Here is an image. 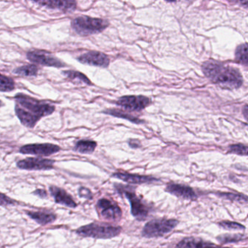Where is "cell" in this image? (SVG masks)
<instances>
[{
	"label": "cell",
	"instance_id": "6da1fadb",
	"mask_svg": "<svg viewBox=\"0 0 248 248\" xmlns=\"http://www.w3.org/2000/svg\"><path fill=\"white\" fill-rule=\"evenodd\" d=\"M15 111L21 124L29 128H34L43 117L54 112L56 107L22 93L15 96Z\"/></svg>",
	"mask_w": 248,
	"mask_h": 248
},
{
	"label": "cell",
	"instance_id": "e575fe53",
	"mask_svg": "<svg viewBox=\"0 0 248 248\" xmlns=\"http://www.w3.org/2000/svg\"><path fill=\"white\" fill-rule=\"evenodd\" d=\"M4 104L2 102V101H0V107H2V106H3Z\"/></svg>",
	"mask_w": 248,
	"mask_h": 248
},
{
	"label": "cell",
	"instance_id": "4fadbf2b",
	"mask_svg": "<svg viewBox=\"0 0 248 248\" xmlns=\"http://www.w3.org/2000/svg\"><path fill=\"white\" fill-rule=\"evenodd\" d=\"M165 191L182 200L195 201L198 197L192 188L183 184L170 183L167 185Z\"/></svg>",
	"mask_w": 248,
	"mask_h": 248
},
{
	"label": "cell",
	"instance_id": "52a82bcc",
	"mask_svg": "<svg viewBox=\"0 0 248 248\" xmlns=\"http://www.w3.org/2000/svg\"><path fill=\"white\" fill-rule=\"evenodd\" d=\"M29 61L37 64L43 65L46 66H53V67L62 68L66 66V63H63L60 59L44 50H31L28 52L27 54Z\"/></svg>",
	"mask_w": 248,
	"mask_h": 248
},
{
	"label": "cell",
	"instance_id": "44dd1931",
	"mask_svg": "<svg viewBox=\"0 0 248 248\" xmlns=\"http://www.w3.org/2000/svg\"><path fill=\"white\" fill-rule=\"evenodd\" d=\"M38 71V67L36 65L30 64L17 68L14 71V73L21 76L34 77L37 76Z\"/></svg>",
	"mask_w": 248,
	"mask_h": 248
},
{
	"label": "cell",
	"instance_id": "9a60e30c",
	"mask_svg": "<svg viewBox=\"0 0 248 248\" xmlns=\"http://www.w3.org/2000/svg\"><path fill=\"white\" fill-rule=\"evenodd\" d=\"M50 194L54 198L55 201L58 204L72 207V208H75L78 206L72 196L68 194L63 188H59V187L56 186H51L50 187Z\"/></svg>",
	"mask_w": 248,
	"mask_h": 248
},
{
	"label": "cell",
	"instance_id": "5bb4252c",
	"mask_svg": "<svg viewBox=\"0 0 248 248\" xmlns=\"http://www.w3.org/2000/svg\"><path fill=\"white\" fill-rule=\"evenodd\" d=\"M112 177L122 180L124 182L132 184H153L158 182L159 179L149 175H140L136 174L124 173V172H116Z\"/></svg>",
	"mask_w": 248,
	"mask_h": 248
},
{
	"label": "cell",
	"instance_id": "3957f363",
	"mask_svg": "<svg viewBox=\"0 0 248 248\" xmlns=\"http://www.w3.org/2000/svg\"><path fill=\"white\" fill-rule=\"evenodd\" d=\"M122 228L112 226L107 223H93L82 226L77 230V233L84 237H92L95 239H110L118 236Z\"/></svg>",
	"mask_w": 248,
	"mask_h": 248
},
{
	"label": "cell",
	"instance_id": "83f0119b",
	"mask_svg": "<svg viewBox=\"0 0 248 248\" xmlns=\"http://www.w3.org/2000/svg\"><path fill=\"white\" fill-rule=\"evenodd\" d=\"M228 153L235 154L241 156L248 155V146L245 145L238 143V144L231 145L228 149Z\"/></svg>",
	"mask_w": 248,
	"mask_h": 248
},
{
	"label": "cell",
	"instance_id": "30bf717a",
	"mask_svg": "<svg viewBox=\"0 0 248 248\" xmlns=\"http://www.w3.org/2000/svg\"><path fill=\"white\" fill-rule=\"evenodd\" d=\"M97 207L99 210L101 216L104 219L117 221L122 217L123 213L120 207L115 202H113L107 199H101L98 200Z\"/></svg>",
	"mask_w": 248,
	"mask_h": 248
},
{
	"label": "cell",
	"instance_id": "8fae6325",
	"mask_svg": "<svg viewBox=\"0 0 248 248\" xmlns=\"http://www.w3.org/2000/svg\"><path fill=\"white\" fill-rule=\"evenodd\" d=\"M60 150L61 148L57 145L51 144V143H36V144H29L22 146L20 149V152L24 155L46 156L57 153Z\"/></svg>",
	"mask_w": 248,
	"mask_h": 248
},
{
	"label": "cell",
	"instance_id": "7c38bea8",
	"mask_svg": "<svg viewBox=\"0 0 248 248\" xmlns=\"http://www.w3.org/2000/svg\"><path fill=\"white\" fill-rule=\"evenodd\" d=\"M78 62L83 64L91 65L98 67L107 68L109 65V58L100 52L91 51L81 55L78 58Z\"/></svg>",
	"mask_w": 248,
	"mask_h": 248
},
{
	"label": "cell",
	"instance_id": "f1b7e54d",
	"mask_svg": "<svg viewBox=\"0 0 248 248\" xmlns=\"http://www.w3.org/2000/svg\"><path fill=\"white\" fill-rule=\"evenodd\" d=\"M16 204L17 202L15 200L10 198L9 197L2 194V193H0V205L6 207L8 205H15Z\"/></svg>",
	"mask_w": 248,
	"mask_h": 248
},
{
	"label": "cell",
	"instance_id": "ba28073f",
	"mask_svg": "<svg viewBox=\"0 0 248 248\" xmlns=\"http://www.w3.org/2000/svg\"><path fill=\"white\" fill-rule=\"evenodd\" d=\"M152 100L143 95H127L119 98L117 104L127 111H140L149 107Z\"/></svg>",
	"mask_w": 248,
	"mask_h": 248
},
{
	"label": "cell",
	"instance_id": "5b68a950",
	"mask_svg": "<svg viewBox=\"0 0 248 248\" xmlns=\"http://www.w3.org/2000/svg\"><path fill=\"white\" fill-rule=\"evenodd\" d=\"M178 223L179 222L175 219H155L145 225L141 234L146 238L160 237L172 232Z\"/></svg>",
	"mask_w": 248,
	"mask_h": 248
},
{
	"label": "cell",
	"instance_id": "484cf974",
	"mask_svg": "<svg viewBox=\"0 0 248 248\" xmlns=\"http://www.w3.org/2000/svg\"><path fill=\"white\" fill-rule=\"evenodd\" d=\"M104 113H105V114H110V115L114 116V117L125 119V120H129V121L132 122V123H138V124H139V123H142L141 120H139V119L136 118V117H133V116L129 115V114L123 112V111H120V110H107V111H104Z\"/></svg>",
	"mask_w": 248,
	"mask_h": 248
},
{
	"label": "cell",
	"instance_id": "1f68e13d",
	"mask_svg": "<svg viewBox=\"0 0 248 248\" xmlns=\"http://www.w3.org/2000/svg\"><path fill=\"white\" fill-rule=\"evenodd\" d=\"M129 145H130V147L133 148V149L140 147V143L139 140H135V139L130 140V141H129Z\"/></svg>",
	"mask_w": 248,
	"mask_h": 248
},
{
	"label": "cell",
	"instance_id": "cb8c5ba5",
	"mask_svg": "<svg viewBox=\"0 0 248 248\" xmlns=\"http://www.w3.org/2000/svg\"><path fill=\"white\" fill-rule=\"evenodd\" d=\"M216 195L221 198L226 199V200H230V201L236 202L248 203V197L246 195L241 194H234V193L230 192H216Z\"/></svg>",
	"mask_w": 248,
	"mask_h": 248
},
{
	"label": "cell",
	"instance_id": "9c48e42d",
	"mask_svg": "<svg viewBox=\"0 0 248 248\" xmlns=\"http://www.w3.org/2000/svg\"><path fill=\"white\" fill-rule=\"evenodd\" d=\"M55 161L44 158H27L18 161L17 167L20 169L27 170H47L53 168Z\"/></svg>",
	"mask_w": 248,
	"mask_h": 248
},
{
	"label": "cell",
	"instance_id": "d6a6232c",
	"mask_svg": "<svg viewBox=\"0 0 248 248\" xmlns=\"http://www.w3.org/2000/svg\"><path fill=\"white\" fill-rule=\"evenodd\" d=\"M248 105H245V107H244V111H243L244 115H245V120H247V118H248Z\"/></svg>",
	"mask_w": 248,
	"mask_h": 248
},
{
	"label": "cell",
	"instance_id": "4316f807",
	"mask_svg": "<svg viewBox=\"0 0 248 248\" xmlns=\"http://www.w3.org/2000/svg\"><path fill=\"white\" fill-rule=\"evenodd\" d=\"M218 226L222 229L226 230H244L245 226L236 222L229 221V220H223L219 222Z\"/></svg>",
	"mask_w": 248,
	"mask_h": 248
},
{
	"label": "cell",
	"instance_id": "603a6c76",
	"mask_svg": "<svg viewBox=\"0 0 248 248\" xmlns=\"http://www.w3.org/2000/svg\"><path fill=\"white\" fill-rule=\"evenodd\" d=\"M216 239L220 242V244L233 243V242H240L244 239L246 240L247 236L245 235L236 233V234H230V233H226V234L219 235L216 237Z\"/></svg>",
	"mask_w": 248,
	"mask_h": 248
},
{
	"label": "cell",
	"instance_id": "7a4b0ae2",
	"mask_svg": "<svg viewBox=\"0 0 248 248\" xmlns=\"http://www.w3.org/2000/svg\"><path fill=\"white\" fill-rule=\"evenodd\" d=\"M203 73L213 83L223 89L240 88L243 83L242 75L238 69L225 66L216 61H209L202 65Z\"/></svg>",
	"mask_w": 248,
	"mask_h": 248
},
{
	"label": "cell",
	"instance_id": "8992f818",
	"mask_svg": "<svg viewBox=\"0 0 248 248\" xmlns=\"http://www.w3.org/2000/svg\"><path fill=\"white\" fill-rule=\"evenodd\" d=\"M120 193L124 194L126 198L128 200L131 207V213L133 217L137 220H143L147 217L149 213V206L146 205V203L143 202L137 195L132 188L128 186H122L119 185L117 188Z\"/></svg>",
	"mask_w": 248,
	"mask_h": 248
},
{
	"label": "cell",
	"instance_id": "f546056e",
	"mask_svg": "<svg viewBox=\"0 0 248 248\" xmlns=\"http://www.w3.org/2000/svg\"><path fill=\"white\" fill-rule=\"evenodd\" d=\"M79 194L81 197H83V198L88 199V200H91L92 198V193L90 191L88 188H85V187H81L79 189Z\"/></svg>",
	"mask_w": 248,
	"mask_h": 248
},
{
	"label": "cell",
	"instance_id": "d4e9b609",
	"mask_svg": "<svg viewBox=\"0 0 248 248\" xmlns=\"http://www.w3.org/2000/svg\"><path fill=\"white\" fill-rule=\"evenodd\" d=\"M15 89V82L11 78L0 74V91L11 92Z\"/></svg>",
	"mask_w": 248,
	"mask_h": 248
},
{
	"label": "cell",
	"instance_id": "d6986e66",
	"mask_svg": "<svg viewBox=\"0 0 248 248\" xmlns=\"http://www.w3.org/2000/svg\"><path fill=\"white\" fill-rule=\"evenodd\" d=\"M96 142L93 140H81L77 142L74 150L81 154H91L96 148Z\"/></svg>",
	"mask_w": 248,
	"mask_h": 248
},
{
	"label": "cell",
	"instance_id": "ffe728a7",
	"mask_svg": "<svg viewBox=\"0 0 248 248\" xmlns=\"http://www.w3.org/2000/svg\"><path fill=\"white\" fill-rule=\"evenodd\" d=\"M63 75H64L68 79L72 81V82L78 84H85V85H91V80L85 76L81 72H78V71H66L63 72Z\"/></svg>",
	"mask_w": 248,
	"mask_h": 248
},
{
	"label": "cell",
	"instance_id": "836d02e7",
	"mask_svg": "<svg viewBox=\"0 0 248 248\" xmlns=\"http://www.w3.org/2000/svg\"><path fill=\"white\" fill-rule=\"evenodd\" d=\"M208 248H222V247L217 246V245H215V244H212L211 246L209 247Z\"/></svg>",
	"mask_w": 248,
	"mask_h": 248
},
{
	"label": "cell",
	"instance_id": "4dcf8cb0",
	"mask_svg": "<svg viewBox=\"0 0 248 248\" xmlns=\"http://www.w3.org/2000/svg\"><path fill=\"white\" fill-rule=\"evenodd\" d=\"M33 194H35V195L38 196L40 198H47V193L46 190L44 189H37L35 191H34Z\"/></svg>",
	"mask_w": 248,
	"mask_h": 248
},
{
	"label": "cell",
	"instance_id": "e0dca14e",
	"mask_svg": "<svg viewBox=\"0 0 248 248\" xmlns=\"http://www.w3.org/2000/svg\"><path fill=\"white\" fill-rule=\"evenodd\" d=\"M212 242L198 237H186L177 244L175 248H208Z\"/></svg>",
	"mask_w": 248,
	"mask_h": 248
},
{
	"label": "cell",
	"instance_id": "7402d4cb",
	"mask_svg": "<svg viewBox=\"0 0 248 248\" xmlns=\"http://www.w3.org/2000/svg\"><path fill=\"white\" fill-rule=\"evenodd\" d=\"M235 59L240 64L247 66L248 65V45L247 43L240 45L236 47L235 51Z\"/></svg>",
	"mask_w": 248,
	"mask_h": 248
},
{
	"label": "cell",
	"instance_id": "2e32d148",
	"mask_svg": "<svg viewBox=\"0 0 248 248\" xmlns=\"http://www.w3.org/2000/svg\"><path fill=\"white\" fill-rule=\"evenodd\" d=\"M34 2L42 6L51 9L60 10L65 13L72 12L77 8V2L75 1H40Z\"/></svg>",
	"mask_w": 248,
	"mask_h": 248
},
{
	"label": "cell",
	"instance_id": "277c9868",
	"mask_svg": "<svg viewBox=\"0 0 248 248\" xmlns=\"http://www.w3.org/2000/svg\"><path fill=\"white\" fill-rule=\"evenodd\" d=\"M108 26V22L101 18L80 16L72 21V28L79 35L88 36L98 34L104 31Z\"/></svg>",
	"mask_w": 248,
	"mask_h": 248
},
{
	"label": "cell",
	"instance_id": "ac0fdd59",
	"mask_svg": "<svg viewBox=\"0 0 248 248\" xmlns=\"http://www.w3.org/2000/svg\"><path fill=\"white\" fill-rule=\"evenodd\" d=\"M27 214L38 224L46 226L53 223L56 220V216L50 212L27 211Z\"/></svg>",
	"mask_w": 248,
	"mask_h": 248
}]
</instances>
